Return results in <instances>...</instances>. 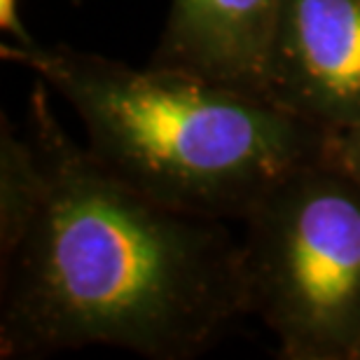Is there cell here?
I'll use <instances>...</instances> for the list:
<instances>
[{"label":"cell","mask_w":360,"mask_h":360,"mask_svg":"<svg viewBox=\"0 0 360 360\" xmlns=\"http://www.w3.org/2000/svg\"><path fill=\"white\" fill-rule=\"evenodd\" d=\"M358 360H360V354H358Z\"/></svg>","instance_id":"ba28073f"},{"label":"cell","mask_w":360,"mask_h":360,"mask_svg":"<svg viewBox=\"0 0 360 360\" xmlns=\"http://www.w3.org/2000/svg\"><path fill=\"white\" fill-rule=\"evenodd\" d=\"M260 94L340 134L360 122V0H283Z\"/></svg>","instance_id":"277c9868"},{"label":"cell","mask_w":360,"mask_h":360,"mask_svg":"<svg viewBox=\"0 0 360 360\" xmlns=\"http://www.w3.org/2000/svg\"><path fill=\"white\" fill-rule=\"evenodd\" d=\"M0 26L3 33L7 35L12 47H35L38 40L28 33V28L21 21V10H19V0H0Z\"/></svg>","instance_id":"8992f818"},{"label":"cell","mask_w":360,"mask_h":360,"mask_svg":"<svg viewBox=\"0 0 360 360\" xmlns=\"http://www.w3.org/2000/svg\"><path fill=\"white\" fill-rule=\"evenodd\" d=\"M38 82L0 139V356L194 358L248 314L241 241L136 190L63 131Z\"/></svg>","instance_id":"6da1fadb"},{"label":"cell","mask_w":360,"mask_h":360,"mask_svg":"<svg viewBox=\"0 0 360 360\" xmlns=\"http://www.w3.org/2000/svg\"><path fill=\"white\" fill-rule=\"evenodd\" d=\"M241 241L248 314L285 360H358L360 180L335 153L257 199Z\"/></svg>","instance_id":"3957f363"},{"label":"cell","mask_w":360,"mask_h":360,"mask_svg":"<svg viewBox=\"0 0 360 360\" xmlns=\"http://www.w3.org/2000/svg\"><path fill=\"white\" fill-rule=\"evenodd\" d=\"M283 0H171L153 63L260 91Z\"/></svg>","instance_id":"5b68a950"},{"label":"cell","mask_w":360,"mask_h":360,"mask_svg":"<svg viewBox=\"0 0 360 360\" xmlns=\"http://www.w3.org/2000/svg\"><path fill=\"white\" fill-rule=\"evenodd\" d=\"M337 157L351 174H360V122L337 134Z\"/></svg>","instance_id":"52a82bcc"},{"label":"cell","mask_w":360,"mask_h":360,"mask_svg":"<svg viewBox=\"0 0 360 360\" xmlns=\"http://www.w3.org/2000/svg\"><path fill=\"white\" fill-rule=\"evenodd\" d=\"M66 101L96 160L136 190L180 211L243 220L264 192L337 148V134L260 91L183 68L129 66L68 45H3Z\"/></svg>","instance_id":"7a4b0ae2"}]
</instances>
